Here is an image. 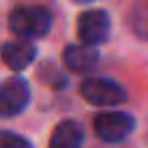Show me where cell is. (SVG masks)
<instances>
[{"label": "cell", "instance_id": "7a4b0ae2", "mask_svg": "<svg viewBox=\"0 0 148 148\" xmlns=\"http://www.w3.org/2000/svg\"><path fill=\"white\" fill-rule=\"evenodd\" d=\"M135 129V118L125 112H103L95 118V133L99 140L116 144L127 140Z\"/></svg>", "mask_w": 148, "mask_h": 148}, {"label": "cell", "instance_id": "8992f818", "mask_svg": "<svg viewBox=\"0 0 148 148\" xmlns=\"http://www.w3.org/2000/svg\"><path fill=\"white\" fill-rule=\"evenodd\" d=\"M34 45L30 41H11V43L2 45V60L9 69L13 71H24L26 67H30L34 60Z\"/></svg>", "mask_w": 148, "mask_h": 148}, {"label": "cell", "instance_id": "ba28073f", "mask_svg": "<svg viewBox=\"0 0 148 148\" xmlns=\"http://www.w3.org/2000/svg\"><path fill=\"white\" fill-rule=\"evenodd\" d=\"M84 129L75 120H62L49 137V148H82Z\"/></svg>", "mask_w": 148, "mask_h": 148}, {"label": "cell", "instance_id": "52a82bcc", "mask_svg": "<svg viewBox=\"0 0 148 148\" xmlns=\"http://www.w3.org/2000/svg\"><path fill=\"white\" fill-rule=\"evenodd\" d=\"M62 60L64 67L73 73H88L97 64L99 54L95 47H88V45H69L62 52Z\"/></svg>", "mask_w": 148, "mask_h": 148}, {"label": "cell", "instance_id": "9c48e42d", "mask_svg": "<svg viewBox=\"0 0 148 148\" xmlns=\"http://www.w3.org/2000/svg\"><path fill=\"white\" fill-rule=\"evenodd\" d=\"M0 148H32L28 140L15 135V133H7V131H0Z\"/></svg>", "mask_w": 148, "mask_h": 148}, {"label": "cell", "instance_id": "6da1fadb", "mask_svg": "<svg viewBox=\"0 0 148 148\" xmlns=\"http://www.w3.org/2000/svg\"><path fill=\"white\" fill-rule=\"evenodd\" d=\"M9 26L15 34L26 39L45 37L52 28V15L43 7H17L9 15Z\"/></svg>", "mask_w": 148, "mask_h": 148}, {"label": "cell", "instance_id": "30bf717a", "mask_svg": "<svg viewBox=\"0 0 148 148\" xmlns=\"http://www.w3.org/2000/svg\"><path fill=\"white\" fill-rule=\"evenodd\" d=\"M75 2H79V4H88V2H92V0H75Z\"/></svg>", "mask_w": 148, "mask_h": 148}, {"label": "cell", "instance_id": "5b68a950", "mask_svg": "<svg viewBox=\"0 0 148 148\" xmlns=\"http://www.w3.org/2000/svg\"><path fill=\"white\" fill-rule=\"evenodd\" d=\"M30 103V86L22 77H11L0 86V116L11 118Z\"/></svg>", "mask_w": 148, "mask_h": 148}, {"label": "cell", "instance_id": "3957f363", "mask_svg": "<svg viewBox=\"0 0 148 148\" xmlns=\"http://www.w3.org/2000/svg\"><path fill=\"white\" fill-rule=\"evenodd\" d=\"M82 97L88 103L99 105V108H110V105H118L125 101V90L116 82L105 79V77H92L86 79L82 84Z\"/></svg>", "mask_w": 148, "mask_h": 148}, {"label": "cell", "instance_id": "277c9868", "mask_svg": "<svg viewBox=\"0 0 148 148\" xmlns=\"http://www.w3.org/2000/svg\"><path fill=\"white\" fill-rule=\"evenodd\" d=\"M77 37L82 39V45L88 47L103 43L110 37V15L99 9L84 11L77 17Z\"/></svg>", "mask_w": 148, "mask_h": 148}]
</instances>
